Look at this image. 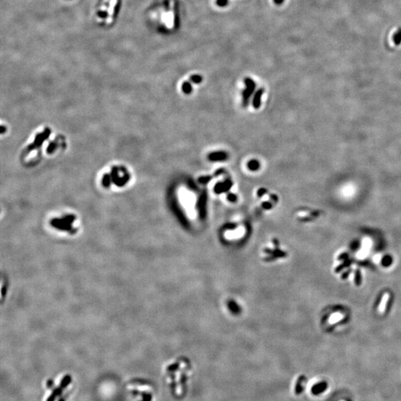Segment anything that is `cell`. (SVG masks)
<instances>
[{
  "label": "cell",
  "mask_w": 401,
  "mask_h": 401,
  "mask_svg": "<svg viewBox=\"0 0 401 401\" xmlns=\"http://www.w3.org/2000/svg\"><path fill=\"white\" fill-rule=\"evenodd\" d=\"M124 0H96L92 8L94 23L103 29L110 28L120 17Z\"/></svg>",
  "instance_id": "obj_1"
},
{
  "label": "cell",
  "mask_w": 401,
  "mask_h": 401,
  "mask_svg": "<svg viewBox=\"0 0 401 401\" xmlns=\"http://www.w3.org/2000/svg\"><path fill=\"white\" fill-rule=\"evenodd\" d=\"M286 254L281 250L280 243L275 239L268 241L261 249L262 259L266 262H273L284 257Z\"/></svg>",
  "instance_id": "obj_2"
},
{
  "label": "cell",
  "mask_w": 401,
  "mask_h": 401,
  "mask_svg": "<svg viewBox=\"0 0 401 401\" xmlns=\"http://www.w3.org/2000/svg\"><path fill=\"white\" fill-rule=\"evenodd\" d=\"M326 389H327V384H326V383H318V384L315 385V386H313L311 392L314 394L318 395L321 394L322 392H323Z\"/></svg>",
  "instance_id": "obj_3"
},
{
  "label": "cell",
  "mask_w": 401,
  "mask_h": 401,
  "mask_svg": "<svg viewBox=\"0 0 401 401\" xmlns=\"http://www.w3.org/2000/svg\"><path fill=\"white\" fill-rule=\"evenodd\" d=\"M305 382H306V380H305L304 377H300V378L297 380L296 386H295V393H296V394H299L300 393H302V390L304 389Z\"/></svg>",
  "instance_id": "obj_4"
},
{
  "label": "cell",
  "mask_w": 401,
  "mask_h": 401,
  "mask_svg": "<svg viewBox=\"0 0 401 401\" xmlns=\"http://www.w3.org/2000/svg\"><path fill=\"white\" fill-rule=\"evenodd\" d=\"M246 85L247 86V91H244V96H245V98L249 97V95H250L251 91H253V89L255 87V84L253 82V80H251L250 79H246Z\"/></svg>",
  "instance_id": "obj_5"
},
{
  "label": "cell",
  "mask_w": 401,
  "mask_h": 401,
  "mask_svg": "<svg viewBox=\"0 0 401 401\" xmlns=\"http://www.w3.org/2000/svg\"><path fill=\"white\" fill-rule=\"evenodd\" d=\"M226 154L223 152H216L213 153L210 156V159L213 160H224L226 158Z\"/></svg>",
  "instance_id": "obj_6"
},
{
  "label": "cell",
  "mask_w": 401,
  "mask_h": 401,
  "mask_svg": "<svg viewBox=\"0 0 401 401\" xmlns=\"http://www.w3.org/2000/svg\"><path fill=\"white\" fill-rule=\"evenodd\" d=\"M62 390V389L61 388V387H59V388L54 389V392H53L49 398H48V400H47V401H54V400H55V398H56V396H60V395L61 394Z\"/></svg>",
  "instance_id": "obj_7"
},
{
  "label": "cell",
  "mask_w": 401,
  "mask_h": 401,
  "mask_svg": "<svg viewBox=\"0 0 401 401\" xmlns=\"http://www.w3.org/2000/svg\"><path fill=\"white\" fill-rule=\"evenodd\" d=\"M393 40H394V42L395 45L398 46V45L400 44L401 42V28H399L398 31L394 34V37H393Z\"/></svg>",
  "instance_id": "obj_8"
},
{
  "label": "cell",
  "mask_w": 401,
  "mask_h": 401,
  "mask_svg": "<svg viewBox=\"0 0 401 401\" xmlns=\"http://www.w3.org/2000/svg\"><path fill=\"white\" fill-rule=\"evenodd\" d=\"M71 377H70L69 375H67V376H66L63 379H62V380L61 381V383H60V387H61L62 389L66 388V387L70 383H71Z\"/></svg>",
  "instance_id": "obj_9"
},
{
  "label": "cell",
  "mask_w": 401,
  "mask_h": 401,
  "mask_svg": "<svg viewBox=\"0 0 401 401\" xmlns=\"http://www.w3.org/2000/svg\"><path fill=\"white\" fill-rule=\"evenodd\" d=\"M262 94V90H259V91L257 92V94H256L255 99H254V101H253L255 108H258V107H259V105L260 104V97H261Z\"/></svg>",
  "instance_id": "obj_10"
},
{
  "label": "cell",
  "mask_w": 401,
  "mask_h": 401,
  "mask_svg": "<svg viewBox=\"0 0 401 401\" xmlns=\"http://www.w3.org/2000/svg\"><path fill=\"white\" fill-rule=\"evenodd\" d=\"M259 163H258L256 160H251V161H250L249 164H248V167H249V169L251 170L257 169L258 168H259Z\"/></svg>",
  "instance_id": "obj_11"
},
{
  "label": "cell",
  "mask_w": 401,
  "mask_h": 401,
  "mask_svg": "<svg viewBox=\"0 0 401 401\" xmlns=\"http://www.w3.org/2000/svg\"><path fill=\"white\" fill-rule=\"evenodd\" d=\"M183 90L185 93H189L191 91V86L190 84L188 83H183Z\"/></svg>",
  "instance_id": "obj_12"
},
{
  "label": "cell",
  "mask_w": 401,
  "mask_h": 401,
  "mask_svg": "<svg viewBox=\"0 0 401 401\" xmlns=\"http://www.w3.org/2000/svg\"><path fill=\"white\" fill-rule=\"evenodd\" d=\"M191 80H192V81H193L194 83H200L201 80H202V79H201V77H200V76H198V75L192 76Z\"/></svg>",
  "instance_id": "obj_13"
},
{
  "label": "cell",
  "mask_w": 401,
  "mask_h": 401,
  "mask_svg": "<svg viewBox=\"0 0 401 401\" xmlns=\"http://www.w3.org/2000/svg\"><path fill=\"white\" fill-rule=\"evenodd\" d=\"M227 0H217V4L219 5V6H224L225 4H227Z\"/></svg>",
  "instance_id": "obj_14"
},
{
  "label": "cell",
  "mask_w": 401,
  "mask_h": 401,
  "mask_svg": "<svg viewBox=\"0 0 401 401\" xmlns=\"http://www.w3.org/2000/svg\"><path fill=\"white\" fill-rule=\"evenodd\" d=\"M228 199L230 201H235L236 200V197L234 195L230 194V195H229V196H228Z\"/></svg>",
  "instance_id": "obj_15"
},
{
  "label": "cell",
  "mask_w": 401,
  "mask_h": 401,
  "mask_svg": "<svg viewBox=\"0 0 401 401\" xmlns=\"http://www.w3.org/2000/svg\"><path fill=\"white\" fill-rule=\"evenodd\" d=\"M284 0H274L276 4H281Z\"/></svg>",
  "instance_id": "obj_16"
},
{
  "label": "cell",
  "mask_w": 401,
  "mask_h": 401,
  "mask_svg": "<svg viewBox=\"0 0 401 401\" xmlns=\"http://www.w3.org/2000/svg\"><path fill=\"white\" fill-rule=\"evenodd\" d=\"M65 1H68V2H72V1H74V0H65Z\"/></svg>",
  "instance_id": "obj_17"
},
{
  "label": "cell",
  "mask_w": 401,
  "mask_h": 401,
  "mask_svg": "<svg viewBox=\"0 0 401 401\" xmlns=\"http://www.w3.org/2000/svg\"><path fill=\"white\" fill-rule=\"evenodd\" d=\"M59 401H65V400H64V399H60V400Z\"/></svg>",
  "instance_id": "obj_18"
}]
</instances>
